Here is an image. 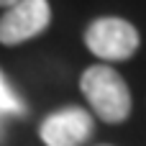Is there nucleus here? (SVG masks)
<instances>
[{
  "label": "nucleus",
  "mask_w": 146,
  "mask_h": 146,
  "mask_svg": "<svg viewBox=\"0 0 146 146\" xmlns=\"http://www.w3.org/2000/svg\"><path fill=\"white\" fill-rule=\"evenodd\" d=\"M82 95L105 123H123L131 113V90L126 80L108 64H92L80 80Z\"/></svg>",
  "instance_id": "obj_1"
},
{
  "label": "nucleus",
  "mask_w": 146,
  "mask_h": 146,
  "mask_svg": "<svg viewBox=\"0 0 146 146\" xmlns=\"http://www.w3.org/2000/svg\"><path fill=\"white\" fill-rule=\"evenodd\" d=\"M139 44H141L139 31L126 18L103 15L85 28V46L90 49V54L100 59V64L131 59L139 51Z\"/></svg>",
  "instance_id": "obj_2"
},
{
  "label": "nucleus",
  "mask_w": 146,
  "mask_h": 146,
  "mask_svg": "<svg viewBox=\"0 0 146 146\" xmlns=\"http://www.w3.org/2000/svg\"><path fill=\"white\" fill-rule=\"evenodd\" d=\"M49 23H51L49 0H18L0 15V44L18 46L23 41H31L38 33H44Z\"/></svg>",
  "instance_id": "obj_3"
},
{
  "label": "nucleus",
  "mask_w": 146,
  "mask_h": 146,
  "mask_svg": "<svg viewBox=\"0 0 146 146\" xmlns=\"http://www.w3.org/2000/svg\"><path fill=\"white\" fill-rule=\"evenodd\" d=\"M95 121L85 108L67 105L44 118L38 136L46 146H82L92 136Z\"/></svg>",
  "instance_id": "obj_4"
},
{
  "label": "nucleus",
  "mask_w": 146,
  "mask_h": 146,
  "mask_svg": "<svg viewBox=\"0 0 146 146\" xmlns=\"http://www.w3.org/2000/svg\"><path fill=\"white\" fill-rule=\"evenodd\" d=\"M8 113V115H26V103L13 92V87L8 85L5 74L0 72V115Z\"/></svg>",
  "instance_id": "obj_5"
},
{
  "label": "nucleus",
  "mask_w": 146,
  "mask_h": 146,
  "mask_svg": "<svg viewBox=\"0 0 146 146\" xmlns=\"http://www.w3.org/2000/svg\"><path fill=\"white\" fill-rule=\"evenodd\" d=\"M18 0H0V8H10V5H15Z\"/></svg>",
  "instance_id": "obj_6"
},
{
  "label": "nucleus",
  "mask_w": 146,
  "mask_h": 146,
  "mask_svg": "<svg viewBox=\"0 0 146 146\" xmlns=\"http://www.w3.org/2000/svg\"><path fill=\"white\" fill-rule=\"evenodd\" d=\"M3 139H5V126H3V118H0V146H3Z\"/></svg>",
  "instance_id": "obj_7"
}]
</instances>
